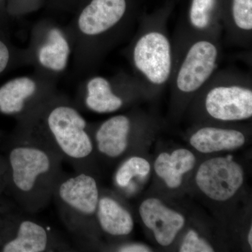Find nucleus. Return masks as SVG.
<instances>
[{"mask_svg": "<svg viewBox=\"0 0 252 252\" xmlns=\"http://www.w3.org/2000/svg\"><path fill=\"white\" fill-rule=\"evenodd\" d=\"M66 25L72 39L74 74H95L106 56L127 39L135 28L130 0H80Z\"/></svg>", "mask_w": 252, "mask_h": 252, "instance_id": "f257e3e1", "label": "nucleus"}, {"mask_svg": "<svg viewBox=\"0 0 252 252\" xmlns=\"http://www.w3.org/2000/svg\"><path fill=\"white\" fill-rule=\"evenodd\" d=\"M14 142L8 154L13 191L23 210L36 213L52 200L63 159L26 126L17 125Z\"/></svg>", "mask_w": 252, "mask_h": 252, "instance_id": "f03ea898", "label": "nucleus"}, {"mask_svg": "<svg viewBox=\"0 0 252 252\" xmlns=\"http://www.w3.org/2000/svg\"><path fill=\"white\" fill-rule=\"evenodd\" d=\"M19 126L28 127L76 172L91 174L94 146L91 125L66 94L58 91L32 120Z\"/></svg>", "mask_w": 252, "mask_h": 252, "instance_id": "7ed1b4c3", "label": "nucleus"}, {"mask_svg": "<svg viewBox=\"0 0 252 252\" xmlns=\"http://www.w3.org/2000/svg\"><path fill=\"white\" fill-rule=\"evenodd\" d=\"M168 17L167 11H161L141 19L123 51L147 96L160 93L171 77L175 51L167 28Z\"/></svg>", "mask_w": 252, "mask_h": 252, "instance_id": "20e7f679", "label": "nucleus"}, {"mask_svg": "<svg viewBox=\"0 0 252 252\" xmlns=\"http://www.w3.org/2000/svg\"><path fill=\"white\" fill-rule=\"evenodd\" d=\"M172 40L175 62L169 84L176 104L183 105L196 95L218 70L221 37L174 36Z\"/></svg>", "mask_w": 252, "mask_h": 252, "instance_id": "39448f33", "label": "nucleus"}, {"mask_svg": "<svg viewBox=\"0 0 252 252\" xmlns=\"http://www.w3.org/2000/svg\"><path fill=\"white\" fill-rule=\"evenodd\" d=\"M252 79L249 73L220 69L197 94L203 116L220 122H240L252 117Z\"/></svg>", "mask_w": 252, "mask_h": 252, "instance_id": "423d86ee", "label": "nucleus"}, {"mask_svg": "<svg viewBox=\"0 0 252 252\" xmlns=\"http://www.w3.org/2000/svg\"><path fill=\"white\" fill-rule=\"evenodd\" d=\"M99 195L97 181L91 173L63 172L56 182L52 199L63 223L79 240L95 236Z\"/></svg>", "mask_w": 252, "mask_h": 252, "instance_id": "0eeeda50", "label": "nucleus"}, {"mask_svg": "<svg viewBox=\"0 0 252 252\" xmlns=\"http://www.w3.org/2000/svg\"><path fill=\"white\" fill-rule=\"evenodd\" d=\"M34 72L59 81L72 59V39L66 26L43 18L33 25L26 48Z\"/></svg>", "mask_w": 252, "mask_h": 252, "instance_id": "6e6552de", "label": "nucleus"}, {"mask_svg": "<svg viewBox=\"0 0 252 252\" xmlns=\"http://www.w3.org/2000/svg\"><path fill=\"white\" fill-rule=\"evenodd\" d=\"M146 95L132 74L121 71L112 76L93 74L83 78L74 102L79 109L111 114Z\"/></svg>", "mask_w": 252, "mask_h": 252, "instance_id": "1a4fd4ad", "label": "nucleus"}, {"mask_svg": "<svg viewBox=\"0 0 252 252\" xmlns=\"http://www.w3.org/2000/svg\"><path fill=\"white\" fill-rule=\"evenodd\" d=\"M58 81L34 71L9 79L0 86V113L27 124L59 91Z\"/></svg>", "mask_w": 252, "mask_h": 252, "instance_id": "9d476101", "label": "nucleus"}, {"mask_svg": "<svg viewBox=\"0 0 252 252\" xmlns=\"http://www.w3.org/2000/svg\"><path fill=\"white\" fill-rule=\"evenodd\" d=\"M245 172L233 157H217L205 160L199 167L195 182L206 196L216 201H226L243 185Z\"/></svg>", "mask_w": 252, "mask_h": 252, "instance_id": "9b49d317", "label": "nucleus"}, {"mask_svg": "<svg viewBox=\"0 0 252 252\" xmlns=\"http://www.w3.org/2000/svg\"><path fill=\"white\" fill-rule=\"evenodd\" d=\"M221 0H191L185 21L179 23L175 36H214L221 37Z\"/></svg>", "mask_w": 252, "mask_h": 252, "instance_id": "f8f14e48", "label": "nucleus"}, {"mask_svg": "<svg viewBox=\"0 0 252 252\" xmlns=\"http://www.w3.org/2000/svg\"><path fill=\"white\" fill-rule=\"evenodd\" d=\"M135 121V118L129 114H118L99 125H91L94 150L110 159L122 157L128 147Z\"/></svg>", "mask_w": 252, "mask_h": 252, "instance_id": "ddd939ff", "label": "nucleus"}, {"mask_svg": "<svg viewBox=\"0 0 252 252\" xmlns=\"http://www.w3.org/2000/svg\"><path fill=\"white\" fill-rule=\"evenodd\" d=\"M139 212L144 225L153 231L161 246L171 245L185 223L183 215L165 206L158 198H148L141 204Z\"/></svg>", "mask_w": 252, "mask_h": 252, "instance_id": "4468645a", "label": "nucleus"}, {"mask_svg": "<svg viewBox=\"0 0 252 252\" xmlns=\"http://www.w3.org/2000/svg\"><path fill=\"white\" fill-rule=\"evenodd\" d=\"M223 29L230 44L251 49L252 0H229L223 9Z\"/></svg>", "mask_w": 252, "mask_h": 252, "instance_id": "2eb2a0df", "label": "nucleus"}, {"mask_svg": "<svg viewBox=\"0 0 252 252\" xmlns=\"http://www.w3.org/2000/svg\"><path fill=\"white\" fill-rule=\"evenodd\" d=\"M190 143L201 153H214L243 147L245 143V136L236 129L204 126L191 135Z\"/></svg>", "mask_w": 252, "mask_h": 252, "instance_id": "dca6fc26", "label": "nucleus"}, {"mask_svg": "<svg viewBox=\"0 0 252 252\" xmlns=\"http://www.w3.org/2000/svg\"><path fill=\"white\" fill-rule=\"evenodd\" d=\"M96 220L102 231L114 237L129 235L134 228L130 212L116 199L107 195H99Z\"/></svg>", "mask_w": 252, "mask_h": 252, "instance_id": "f3484780", "label": "nucleus"}, {"mask_svg": "<svg viewBox=\"0 0 252 252\" xmlns=\"http://www.w3.org/2000/svg\"><path fill=\"white\" fill-rule=\"evenodd\" d=\"M195 163V157L185 149H176L170 154L161 153L157 157L154 169L167 187L177 189L182 185V176L190 171Z\"/></svg>", "mask_w": 252, "mask_h": 252, "instance_id": "a211bd4d", "label": "nucleus"}, {"mask_svg": "<svg viewBox=\"0 0 252 252\" xmlns=\"http://www.w3.org/2000/svg\"><path fill=\"white\" fill-rule=\"evenodd\" d=\"M30 65L26 48L15 46L6 32L0 29V77L16 68Z\"/></svg>", "mask_w": 252, "mask_h": 252, "instance_id": "6ab92c4d", "label": "nucleus"}, {"mask_svg": "<svg viewBox=\"0 0 252 252\" xmlns=\"http://www.w3.org/2000/svg\"><path fill=\"white\" fill-rule=\"evenodd\" d=\"M151 170L149 162L143 158L133 157L125 160L115 174V182L121 188H126L130 185L134 177H144Z\"/></svg>", "mask_w": 252, "mask_h": 252, "instance_id": "aec40b11", "label": "nucleus"}, {"mask_svg": "<svg viewBox=\"0 0 252 252\" xmlns=\"http://www.w3.org/2000/svg\"><path fill=\"white\" fill-rule=\"evenodd\" d=\"M46 0H8L10 18H21L36 12L46 6Z\"/></svg>", "mask_w": 252, "mask_h": 252, "instance_id": "412c9836", "label": "nucleus"}, {"mask_svg": "<svg viewBox=\"0 0 252 252\" xmlns=\"http://www.w3.org/2000/svg\"><path fill=\"white\" fill-rule=\"evenodd\" d=\"M181 252H212L214 249L205 240L200 238L193 230H189L181 246Z\"/></svg>", "mask_w": 252, "mask_h": 252, "instance_id": "4be33fe9", "label": "nucleus"}, {"mask_svg": "<svg viewBox=\"0 0 252 252\" xmlns=\"http://www.w3.org/2000/svg\"><path fill=\"white\" fill-rule=\"evenodd\" d=\"M80 0H46L49 9L60 12H72Z\"/></svg>", "mask_w": 252, "mask_h": 252, "instance_id": "5701e85b", "label": "nucleus"}, {"mask_svg": "<svg viewBox=\"0 0 252 252\" xmlns=\"http://www.w3.org/2000/svg\"><path fill=\"white\" fill-rule=\"evenodd\" d=\"M8 0H0V29L7 31L9 16L7 12Z\"/></svg>", "mask_w": 252, "mask_h": 252, "instance_id": "b1692460", "label": "nucleus"}, {"mask_svg": "<svg viewBox=\"0 0 252 252\" xmlns=\"http://www.w3.org/2000/svg\"><path fill=\"white\" fill-rule=\"evenodd\" d=\"M118 252H151L150 249L145 245L140 244H130V245H124L119 247L117 249Z\"/></svg>", "mask_w": 252, "mask_h": 252, "instance_id": "393cba45", "label": "nucleus"}, {"mask_svg": "<svg viewBox=\"0 0 252 252\" xmlns=\"http://www.w3.org/2000/svg\"><path fill=\"white\" fill-rule=\"evenodd\" d=\"M248 243L250 245V248H252V228H250V232L248 234Z\"/></svg>", "mask_w": 252, "mask_h": 252, "instance_id": "a878e982", "label": "nucleus"}, {"mask_svg": "<svg viewBox=\"0 0 252 252\" xmlns=\"http://www.w3.org/2000/svg\"><path fill=\"white\" fill-rule=\"evenodd\" d=\"M0 212H1V210H0Z\"/></svg>", "mask_w": 252, "mask_h": 252, "instance_id": "bb28decb", "label": "nucleus"}]
</instances>
